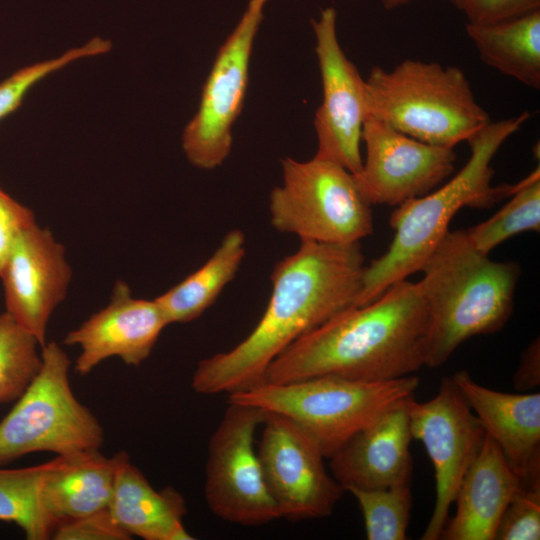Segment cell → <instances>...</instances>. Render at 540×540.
<instances>
[{
  "label": "cell",
  "mask_w": 540,
  "mask_h": 540,
  "mask_svg": "<svg viewBox=\"0 0 540 540\" xmlns=\"http://www.w3.org/2000/svg\"><path fill=\"white\" fill-rule=\"evenodd\" d=\"M72 277L64 246L37 222L15 241L0 274L5 312L46 344L49 320L65 299Z\"/></svg>",
  "instance_id": "cell-15"
},
{
  "label": "cell",
  "mask_w": 540,
  "mask_h": 540,
  "mask_svg": "<svg viewBox=\"0 0 540 540\" xmlns=\"http://www.w3.org/2000/svg\"><path fill=\"white\" fill-rule=\"evenodd\" d=\"M481 61L532 89L540 88V9L492 24L466 23Z\"/></svg>",
  "instance_id": "cell-22"
},
{
  "label": "cell",
  "mask_w": 540,
  "mask_h": 540,
  "mask_svg": "<svg viewBox=\"0 0 540 540\" xmlns=\"http://www.w3.org/2000/svg\"><path fill=\"white\" fill-rule=\"evenodd\" d=\"M427 309L408 279L303 335L268 367L265 381L288 383L321 375L386 381L424 366Z\"/></svg>",
  "instance_id": "cell-2"
},
{
  "label": "cell",
  "mask_w": 540,
  "mask_h": 540,
  "mask_svg": "<svg viewBox=\"0 0 540 540\" xmlns=\"http://www.w3.org/2000/svg\"><path fill=\"white\" fill-rule=\"evenodd\" d=\"M365 158L354 175L364 199L372 205L396 207L421 197L449 178L455 169L454 148L412 138L367 117L362 130Z\"/></svg>",
  "instance_id": "cell-14"
},
{
  "label": "cell",
  "mask_w": 540,
  "mask_h": 540,
  "mask_svg": "<svg viewBox=\"0 0 540 540\" xmlns=\"http://www.w3.org/2000/svg\"><path fill=\"white\" fill-rule=\"evenodd\" d=\"M357 500L362 511L369 540H404L412 507L410 485L385 489L347 490Z\"/></svg>",
  "instance_id": "cell-27"
},
{
  "label": "cell",
  "mask_w": 540,
  "mask_h": 540,
  "mask_svg": "<svg viewBox=\"0 0 540 540\" xmlns=\"http://www.w3.org/2000/svg\"><path fill=\"white\" fill-rule=\"evenodd\" d=\"M257 455L279 517L289 521L329 516L345 489L330 474L316 441L298 424L266 412Z\"/></svg>",
  "instance_id": "cell-12"
},
{
  "label": "cell",
  "mask_w": 540,
  "mask_h": 540,
  "mask_svg": "<svg viewBox=\"0 0 540 540\" xmlns=\"http://www.w3.org/2000/svg\"><path fill=\"white\" fill-rule=\"evenodd\" d=\"M470 24H492L540 9V0H450Z\"/></svg>",
  "instance_id": "cell-30"
},
{
  "label": "cell",
  "mask_w": 540,
  "mask_h": 540,
  "mask_svg": "<svg viewBox=\"0 0 540 540\" xmlns=\"http://www.w3.org/2000/svg\"><path fill=\"white\" fill-rule=\"evenodd\" d=\"M365 80L367 117L425 143L454 148L491 121L456 66L405 59Z\"/></svg>",
  "instance_id": "cell-5"
},
{
  "label": "cell",
  "mask_w": 540,
  "mask_h": 540,
  "mask_svg": "<svg viewBox=\"0 0 540 540\" xmlns=\"http://www.w3.org/2000/svg\"><path fill=\"white\" fill-rule=\"evenodd\" d=\"M111 47L109 40L94 37L85 45L69 49L57 58L18 69L0 82V120L17 110L26 93L47 75L78 59L105 54Z\"/></svg>",
  "instance_id": "cell-28"
},
{
  "label": "cell",
  "mask_w": 540,
  "mask_h": 540,
  "mask_svg": "<svg viewBox=\"0 0 540 540\" xmlns=\"http://www.w3.org/2000/svg\"><path fill=\"white\" fill-rule=\"evenodd\" d=\"M495 539H540V482L518 484L501 517Z\"/></svg>",
  "instance_id": "cell-29"
},
{
  "label": "cell",
  "mask_w": 540,
  "mask_h": 540,
  "mask_svg": "<svg viewBox=\"0 0 540 540\" xmlns=\"http://www.w3.org/2000/svg\"><path fill=\"white\" fill-rule=\"evenodd\" d=\"M452 378L519 483L540 482V393L492 390L465 370Z\"/></svg>",
  "instance_id": "cell-18"
},
{
  "label": "cell",
  "mask_w": 540,
  "mask_h": 540,
  "mask_svg": "<svg viewBox=\"0 0 540 540\" xmlns=\"http://www.w3.org/2000/svg\"><path fill=\"white\" fill-rule=\"evenodd\" d=\"M412 437L421 441L432 461L436 500L422 540L440 539L459 486L477 458L486 431L451 377H443L437 394L426 402L406 400Z\"/></svg>",
  "instance_id": "cell-11"
},
{
  "label": "cell",
  "mask_w": 540,
  "mask_h": 540,
  "mask_svg": "<svg viewBox=\"0 0 540 540\" xmlns=\"http://www.w3.org/2000/svg\"><path fill=\"white\" fill-rule=\"evenodd\" d=\"M245 252L244 233L240 229L228 231L201 267L156 297L169 325L200 317L235 277Z\"/></svg>",
  "instance_id": "cell-23"
},
{
  "label": "cell",
  "mask_w": 540,
  "mask_h": 540,
  "mask_svg": "<svg viewBox=\"0 0 540 540\" xmlns=\"http://www.w3.org/2000/svg\"><path fill=\"white\" fill-rule=\"evenodd\" d=\"M418 385L414 375L386 381L321 375L288 383L263 382L228 394V402L288 417L329 459L361 429L414 396Z\"/></svg>",
  "instance_id": "cell-6"
},
{
  "label": "cell",
  "mask_w": 540,
  "mask_h": 540,
  "mask_svg": "<svg viewBox=\"0 0 540 540\" xmlns=\"http://www.w3.org/2000/svg\"><path fill=\"white\" fill-rule=\"evenodd\" d=\"M420 271L427 309L424 366L443 365L463 342L498 332L513 313L520 265L492 260L471 244L466 230H449Z\"/></svg>",
  "instance_id": "cell-4"
},
{
  "label": "cell",
  "mask_w": 540,
  "mask_h": 540,
  "mask_svg": "<svg viewBox=\"0 0 540 540\" xmlns=\"http://www.w3.org/2000/svg\"><path fill=\"white\" fill-rule=\"evenodd\" d=\"M114 482L113 457L100 450L56 456L41 483L44 511L55 523L72 521L108 508Z\"/></svg>",
  "instance_id": "cell-21"
},
{
  "label": "cell",
  "mask_w": 540,
  "mask_h": 540,
  "mask_svg": "<svg viewBox=\"0 0 540 540\" xmlns=\"http://www.w3.org/2000/svg\"><path fill=\"white\" fill-rule=\"evenodd\" d=\"M168 325L155 299L135 298L129 286L118 280L109 303L69 331L63 343L79 347L74 369L85 376L112 357L128 366L141 365Z\"/></svg>",
  "instance_id": "cell-16"
},
{
  "label": "cell",
  "mask_w": 540,
  "mask_h": 540,
  "mask_svg": "<svg viewBox=\"0 0 540 540\" xmlns=\"http://www.w3.org/2000/svg\"><path fill=\"white\" fill-rule=\"evenodd\" d=\"M365 267L360 242L301 241L274 266L271 295L255 328L230 350L200 360L193 390L231 394L263 383L269 365L287 347L355 306Z\"/></svg>",
  "instance_id": "cell-1"
},
{
  "label": "cell",
  "mask_w": 540,
  "mask_h": 540,
  "mask_svg": "<svg viewBox=\"0 0 540 540\" xmlns=\"http://www.w3.org/2000/svg\"><path fill=\"white\" fill-rule=\"evenodd\" d=\"M315 53L322 82V102L314 117L319 157L332 160L353 175L362 167V130L367 118L366 80L351 62L338 40L337 12L321 10L311 20Z\"/></svg>",
  "instance_id": "cell-13"
},
{
  "label": "cell",
  "mask_w": 540,
  "mask_h": 540,
  "mask_svg": "<svg viewBox=\"0 0 540 540\" xmlns=\"http://www.w3.org/2000/svg\"><path fill=\"white\" fill-rule=\"evenodd\" d=\"M265 413L254 406L228 402L210 437L204 496L210 511L223 521L259 526L280 519L254 447Z\"/></svg>",
  "instance_id": "cell-9"
},
{
  "label": "cell",
  "mask_w": 540,
  "mask_h": 540,
  "mask_svg": "<svg viewBox=\"0 0 540 540\" xmlns=\"http://www.w3.org/2000/svg\"><path fill=\"white\" fill-rule=\"evenodd\" d=\"M54 540H130L112 518L108 508L61 523L54 529Z\"/></svg>",
  "instance_id": "cell-31"
},
{
  "label": "cell",
  "mask_w": 540,
  "mask_h": 540,
  "mask_svg": "<svg viewBox=\"0 0 540 540\" xmlns=\"http://www.w3.org/2000/svg\"><path fill=\"white\" fill-rule=\"evenodd\" d=\"M282 183L269 196L270 223L301 241L348 244L373 232L371 205L354 175L317 155L307 161L281 160Z\"/></svg>",
  "instance_id": "cell-8"
},
{
  "label": "cell",
  "mask_w": 540,
  "mask_h": 540,
  "mask_svg": "<svg viewBox=\"0 0 540 540\" xmlns=\"http://www.w3.org/2000/svg\"><path fill=\"white\" fill-rule=\"evenodd\" d=\"M112 457L114 482L108 510L117 525L131 538L194 539L183 523L187 507L182 494L171 486L155 489L125 451Z\"/></svg>",
  "instance_id": "cell-20"
},
{
  "label": "cell",
  "mask_w": 540,
  "mask_h": 540,
  "mask_svg": "<svg viewBox=\"0 0 540 540\" xmlns=\"http://www.w3.org/2000/svg\"><path fill=\"white\" fill-rule=\"evenodd\" d=\"M35 223L34 212L0 186V274L18 236Z\"/></svg>",
  "instance_id": "cell-32"
},
{
  "label": "cell",
  "mask_w": 540,
  "mask_h": 540,
  "mask_svg": "<svg viewBox=\"0 0 540 540\" xmlns=\"http://www.w3.org/2000/svg\"><path fill=\"white\" fill-rule=\"evenodd\" d=\"M407 399L357 432L329 458L331 474L345 491L410 484L413 437Z\"/></svg>",
  "instance_id": "cell-17"
},
{
  "label": "cell",
  "mask_w": 540,
  "mask_h": 540,
  "mask_svg": "<svg viewBox=\"0 0 540 540\" xmlns=\"http://www.w3.org/2000/svg\"><path fill=\"white\" fill-rule=\"evenodd\" d=\"M41 345L8 313L0 314V405L17 400L42 365Z\"/></svg>",
  "instance_id": "cell-26"
},
{
  "label": "cell",
  "mask_w": 540,
  "mask_h": 540,
  "mask_svg": "<svg viewBox=\"0 0 540 540\" xmlns=\"http://www.w3.org/2000/svg\"><path fill=\"white\" fill-rule=\"evenodd\" d=\"M414 0H380L381 5L386 10H393L404 6Z\"/></svg>",
  "instance_id": "cell-34"
},
{
  "label": "cell",
  "mask_w": 540,
  "mask_h": 540,
  "mask_svg": "<svg viewBox=\"0 0 540 540\" xmlns=\"http://www.w3.org/2000/svg\"><path fill=\"white\" fill-rule=\"evenodd\" d=\"M529 118L530 113L524 111L514 117L490 121L467 140L469 159L452 178L431 192L395 207L389 219L394 238L388 250L365 267L355 306L375 300L391 285L419 272L460 209L490 208L513 193L517 183L492 184V160Z\"/></svg>",
  "instance_id": "cell-3"
},
{
  "label": "cell",
  "mask_w": 540,
  "mask_h": 540,
  "mask_svg": "<svg viewBox=\"0 0 540 540\" xmlns=\"http://www.w3.org/2000/svg\"><path fill=\"white\" fill-rule=\"evenodd\" d=\"M518 484L499 446L486 433L482 448L457 491L456 513L447 521L440 538L494 540Z\"/></svg>",
  "instance_id": "cell-19"
},
{
  "label": "cell",
  "mask_w": 540,
  "mask_h": 540,
  "mask_svg": "<svg viewBox=\"0 0 540 540\" xmlns=\"http://www.w3.org/2000/svg\"><path fill=\"white\" fill-rule=\"evenodd\" d=\"M50 461L24 468L0 467V521L19 526L28 540L50 539L55 523L44 511L41 483Z\"/></svg>",
  "instance_id": "cell-24"
},
{
  "label": "cell",
  "mask_w": 540,
  "mask_h": 540,
  "mask_svg": "<svg viewBox=\"0 0 540 540\" xmlns=\"http://www.w3.org/2000/svg\"><path fill=\"white\" fill-rule=\"evenodd\" d=\"M519 391L532 390L540 384V342L535 339L522 352L519 366L513 377Z\"/></svg>",
  "instance_id": "cell-33"
},
{
  "label": "cell",
  "mask_w": 540,
  "mask_h": 540,
  "mask_svg": "<svg viewBox=\"0 0 540 540\" xmlns=\"http://www.w3.org/2000/svg\"><path fill=\"white\" fill-rule=\"evenodd\" d=\"M509 201L493 216L466 230L471 244L489 254L507 239L540 230V172L537 167L516 184Z\"/></svg>",
  "instance_id": "cell-25"
},
{
  "label": "cell",
  "mask_w": 540,
  "mask_h": 540,
  "mask_svg": "<svg viewBox=\"0 0 540 540\" xmlns=\"http://www.w3.org/2000/svg\"><path fill=\"white\" fill-rule=\"evenodd\" d=\"M268 0H249L238 24L217 51L197 112L182 133L188 161L203 170L221 166L231 152L233 125L245 101L254 41Z\"/></svg>",
  "instance_id": "cell-10"
},
{
  "label": "cell",
  "mask_w": 540,
  "mask_h": 540,
  "mask_svg": "<svg viewBox=\"0 0 540 540\" xmlns=\"http://www.w3.org/2000/svg\"><path fill=\"white\" fill-rule=\"evenodd\" d=\"M41 355L38 374L0 421V466L35 452L72 457L104 443L101 423L73 393L66 352L51 341Z\"/></svg>",
  "instance_id": "cell-7"
}]
</instances>
